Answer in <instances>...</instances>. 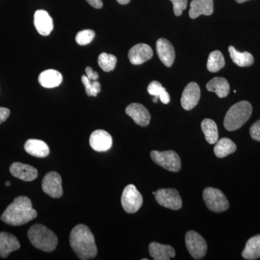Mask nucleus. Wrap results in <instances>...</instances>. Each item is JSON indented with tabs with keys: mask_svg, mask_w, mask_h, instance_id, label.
I'll list each match as a JSON object with an SVG mask.
<instances>
[{
	"mask_svg": "<svg viewBox=\"0 0 260 260\" xmlns=\"http://www.w3.org/2000/svg\"><path fill=\"white\" fill-rule=\"evenodd\" d=\"M90 145L95 151H107L112 145V136L105 130H95L90 135Z\"/></svg>",
	"mask_w": 260,
	"mask_h": 260,
	"instance_id": "13",
	"label": "nucleus"
},
{
	"mask_svg": "<svg viewBox=\"0 0 260 260\" xmlns=\"http://www.w3.org/2000/svg\"><path fill=\"white\" fill-rule=\"evenodd\" d=\"M89 5H91L94 8L101 9L103 7L102 0H86Z\"/></svg>",
	"mask_w": 260,
	"mask_h": 260,
	"instance_id": "37",
	"label": "nucleus"
},
{
	"mask_svg": "<svg viewBox=\"0 0 260 260\" xmlns=\"http://www.w3.org/2000/svg\"><path fill=\"white\" fill-rule=\"evenodd\" d=\"M125 112L138 125L146 126L150 124L151 116L148 109L142 104L138 103L129 104L126 108Z\"/></svg>",
	"mask_w": 260,
	"mask_h": 260,
	"instance_id": "12",
	"label": "nucleus"
},
{
	"mask_svg": "<svg viewBox=\"0 0 260 260\" xmlns=\"http://www.w3.org/2000/svg\"><path fill=\"white\" fill-rule=\"evenodd\" d=\"M95 37V32L92 30H83L78 32L75 37L77 44L85 46L90 44Z\"/></svg>",
	"mask_w": 260,
	"mask_h": 260,
	"instance_id": "32",
	"label": "nucleus"
},
{
	"mask_svg": "<svg viewBox=\"0 0 260 260\" xmlns=\"http://www.w3.org/2000/svg\"><path fill=\"white\" fill-rule=\"evenodd\" d=\"M37 213L32 208V203L27 197L15 198L5 210L1 220L10 225H22L37 218Z\"/></svg>",
	"mask_w": 260,
	"mask_h": 260,
	"instance_id": "2",
	"label": "nucleus"
},
{
	"mask_svg": "<svg viewBox=\"0 0 260 260\" xmlns=\"http://www.w3.org/2000/svg\"><path fill=\"white\" fill-rule=\"evenodd\" d=\"M10 114V109L7 108L0 107V124L7 120Z\"/></svg>",
	"mask_w": 260,
	"mask_h": 260,
	"instance_id": "35",
	"label": "nucleus"
},
{
	"mask_svg": "<svg viewBox=\"0 0 260 260\" xmlns=\"http://www.w3.org/2000/svg\"><path fill=\"white\" fill-rule=\"evenodd\" d=\"M143 197L133 184L124 188L121 195V205L127 213H135L139 210L143 205Z\"/></svg>",
	"mask_w": 260,
	"mask_h": 260,
	"instance_id": "8",
	"label": "nucleus"
},
{
	"mask_svg": "<svg viewBox=\"0 0 260 260\" xmlns=\"http://www.w3.org/2000/svg\"><path fill=\"white\" fill-rule=\"evenodd\" d=\"M237 150V145L229 138L218 140L214 147V153L219 158H225Z\"/></svg>",
	"mask_w": 260,
	"mask_h": 260,
	"instance_id": "25",
	"label": "nucleus"
},
{
	"mask_svg": "<svg viewBox=\"0 0 260 260\" xmlns=\"http://www.w3.org/2000/svg\"><path fill=\"white\" fill-rule=\"evenodd\" d=\"M252 113V107L246 101L238 102L228 111L224 119L223 124L228 131H235L240 129L249 120Z\"/></svg>",
	"mask_w": 260,
	"mask_h": 260,
	"instance_id": "3",
	"label": "nucleus"
},
{
	"mask_svg": "<svg viewBox=\"0 0 260 260\" xmlns=\"http://www.w3.org/2000/svg\"><path fill=\"white\" fill-rule=\"evenodd\" d=\"M242 254L243 258L245 259H259L260 257V234L250 238L247 241Z\"/></svg>",
	"mask_w": 260,
	"mask_h": 260,
	"instance_id": "24",
	"label": "nucleus"
},
{
	"mask_svg": "<svg viewBox=\"0 0 260 260\" xmlns=\"http://www.w3.org/2000/svg\"><path fill=\"white\" fill-rule=\"evenodd\" d=\"M154 195L159 205L169 209L178 210L182 206V200L177 189H160Z\"/></svg>",
	"mask_w": 260,
	"mask_h": 260,
	"instance_id": "9",
	"label": "nucleus"
},
{
	"mask_svg": "<svg viewBox=\"0 0 260 260\" xmlns=\"http://www.w3.org/2000/svg\"><path fill=\"white\" fill-rule=\"evenodd\" d=\"M173 4V9L176 16H180L183 10H186L187 7V0H170Z\"/></svg>",
	"mask_w": 260,
	"mask_h": 260,
	"instance_id": "33",
	"label": "nucleus"
},
{
	"mask_svg": "<svg viewBox=\"0 0 260 260\" xmlns=\"http://www.w3.org/2000/svg\"><path fill=\"white\" fill-rule=\"evenodd\" d=\"M207 208L215 213H222L229 209V203L225 194L221 191L213 187L205 188L203 191Z\"/></svg>",
	"mask_w": 260,
	"mask_h": 260,
	"instance_id": "5",
	"label": "nucleus"
},
{
	"mask_svg": "<svg viewBox=\"0 0 260 260\" xmlns=\"http://www.w3.org/2000/svg\"><path fill=\"white\" fill-rule=\"evenodd\" d=\"M149 253L155 260H169L176 255L175 250L172 246L157 242L150 243Z\"/></svg>",
	"mask_w": 260,
	"mask_h": 260,
	"instance_id": "20",
	"label": "nucleus"
},
{
	"mask_svg": "<svg viewBox=\"0 0 260 260\" xmlns=\"http://www.w3.org/2000/svg\"><path fill=\"white\" fill-rule=\"evenodd\" d=\"M39 81L44 88H55L59 86L62 82V75L57 70H44L39 75Z\"/></svg>",
	"mask_w": 260,
	"mask_h": 260,
	"instance_id": "22",
	"label": "nucleus"
},
{
	"mask_svg": "<svg viewBox=\"0 0 260 260\" xmlns=\"http://www.w3.org/2000/svg\"><path fill=\"white\" fill-rule=\"evenodd\" d=\"M42 186L43 191L51 198H59L63 194L61 178L58 173L51 172L46 174Z\"/></svg>",
	"mask_w": 260,
	"mask_h": 260,
	"instance_id": "10",
	"label": "nucleus"
},
{
	"mask_svg": "<svg viewBox=\"0 0 260 260\" xmlns=\"http://www.w3.org/2000/svg\"><path fill=\"white\" fill-rule=\"evenodd\" d=\"M153 51L148 44H139L132 47L128 53V57L133 64L140 65L153 57Z\"/></svg>",
	"mask_w": 260,
	"mask_h": 260,
	"instance_id": "14",
	"label": "nucleus"
},
{
	"mask_svg": "<svg viewBox=\"0 0 260 260\" xmlns=\"http://www.w3.org/2000/svg\"><path fill=\"white\" fill-rule=\"evenodd\" d=\"M72 249L82 260L91 259L97 255V247L93 234L88 226L79 224L72 230L70 236Z\"/></svg>",
	"mask_w": 260,
	"mask_h": 260,
	"instance_id": "1",
	"label": "nucleus"
},
{
	"mask_svg": "<svg viewBox=\"0 0 260 260\" xmlns=\"http://www.w3.org/2000/svg\"><path fill=\"white\" fill-rule=\"evenodd\" d=\"M207 90L214 92L219 98H225L230 92V85L229 82L223 78H215L210 80L206 85Z\"/></svg>",
	"mask_w": 260,
	"mask_h": 260,
	"instance_id": "23",
	"label": "nucleus"
},
{
	"mask_svg": "<svg viewBox=\"0 0 260 260\" xmlns=\"http://www.w3.org/2000/svg\"><path fill=\"white\" fill-rule=\"evenodd\" d=\"M229 51L232 61L238 66L246 68L254 64V58L250 53L247 51L240 52L232 46L229 47Z\"/></svg>",
	"mask_w": 260,
	"mask_h": 260,
	"instance_id": "26",
	"label": "nucleus"
},
{
	"mask_svg": "<svg viewBox=\"0 0 260 260\" xmlns=\"http://www.w3.org/2000/svg\"><path fill=\"white\" fill-rule=\"evenodd\" d=\"M250 1V0H236L237 3L242 4V3H246V2Z\"/></svg>",
	"mask_w": 260,
	"mask_h": 260,
	"instance_id": "39",
	"label": "nucleus"
},
{
	"mask_svg": "<svg viewBox=\"0 0 260 260\" xmlns=\"http://www.w3.org/2000/svg\"><path fill=\"white\" fill-rule=\"evenodd\" d=\"M223 54L220 51H214L208 56L207 68L210 73H217L225 66Z\"/></svg>",
	"mask_w": 260,
	"mask_h": 260,
	"instance_id": "29",
	"label": "nucleus"
},
{
	"mask_svg": "<svg viewBox=\"0 0 260 260\" xmlns=\"http://www.w3.org/2000/svg\"><path fill=\"white\" fill-rule=\"evenodd\" d=\"M213 10V0H192L189 15L191 19H195L202 15H211Z\"/></svg>",
	"mask_w": 260,
	"mask_h": 260,
	"instance_id": "19",
	"label": "nucleus"
},
{
	"mask_svg": "<svg viewBox=\"0 0 260 260\" xmlns=\"http://www.w3.org/2000/svg\"><path fill=\"white\" fill-rule=\"evenodd\" d=\"M82 83L85 86V92L88 96H97L98 93H100L102 90L100 83L95 80H89L86 75L82 76Z\"/></svg>",
	"mask_w": 260,
	"mask_h": 260,
	"instance_id": "31",
	"label": "nucleus"
},
{
	"mask_svg": "<svg viewBox=\"0 0 260 260\" xmlns=\"http://www.w3.org/2000/svg\"><path fill=\"white\" fill-rule=\"evenodd\" d=\"M200 99V88L198 84L191 82L184 88L181 95V104L183 109L190 111L194 109Z\"/></svg>",
	"mask_w": 260,
	"mask_h": 260,
	"instance_id": "11",
	"label": "nucleus"
},
{
	"mask_svg": "<svg viewBox=\"0 0 260 260\" xmlns=\"http://www.w3.org/2000/svg\"><path fill=\"white\" fill-rule=\"evenodd\" d=\"M28 236L32 246L47 252L54 251L58 244L55 234L41 224H36L30 227Z\"/></svg>",
	"mask_w": 260,
	"mask_h": 260,
	"instance_id": "4",
	"label": "nucleus"
},
{
	"mask_svg": "<svg viewBox=\"0 0 260 260\" xmlns=\"http://www.w3.org/2000/svg\"><path fill=\"white\" fill-rule=\"evenodd\" d=\"M185 243L189 254L195 259H201L206 254L208 245L204 238L194 231L186 234Z\"/></svg>",
	"mask_w": 260,
	"mask_h": 260,
	"instance_id": "7",
	"label": "nucleus"
},
{
	"mask_svg": "<svg viewBox=\"0 0 260 260\" xmlns=\"http://www.w3.org/2000/svg\"><path fill=\"white\" fill-rule=\"evenodd\" d=\"M201 128L205 135V140L210 144H215L218 140V130L216 123L210 119L202 121Z\"/></svg>",
	"mask_w": 260,
	"mask_h": 260,
	"instance_id": "28",
	"label": "nucleus"
},
{
	"mask_svg": "<svg viewBox=\"0 0 260 260\" xmlns=\"http://www.w3.org/2000/svg\"><path fill=\"white\" fill-rule=\"evenodd\" d=\"M34 22L37 31L44 37L49 35L54 28L52 18L45 10H37L34 14Z\"/></svg>",
	"mask_w": 260,
	"mask_h": 260,
	"instance_id": "17",
	"label": "nucleus"
},
{
	"mask_svg": "<svg viewBox=\"0 0 260 260\" xmlns=\"http://www.w3.org/2000/svg\"><path fill=\"white\" fill-rule=\"evenodd\" d=\"M10 172L13 177L25 181L35 180L38 177V171L36 168L19 162H13L10 166Z\"/></svg>",
	"mask_w": 260,
	"mask_h": 260,
	"instance_id": "16",
	"label": "nucleus"
},
{
	"mask_svg": "<svg viewBox=\"0 0 260 260\" xmlns=\"http://www.w3.org/2000/svg\"><path fill=\"white\" fill-rule=\"evenodd\" d=\"M150 157L157 165L167 169L169 172H178L180 171V157L173 150L162 152L153 150L150 153Z\"/></svg>",
	"mask_w": 260,
	"mask_h": 260,
	"instance_id": "6",
	"label": "nucleus"
},
{
	"mask_svg": "<svg viewBox=\"0 0 260 260\" xmlns=\"http://www.w3.org/2000/svg\"><path fill=\"white\" fill-rule=\"evenodd\" d=\"M157 54L162 64L170 68L175 59V50L171 42L167 39H159L156 42Z\"/></svg>",
	"mask_w": 260,
	"mask_h": 260,
	"instance_id": "15",
	"label": "nucleus"
},
{
	"mask_svg": "<svg viewBox=\"0 0 260 260\" xmlns=\"http://www.w3.org/2000/svg\"><path fill=\"white\" fill-rule=\"evenodd\" d=\"M85 73H86V76L88 77L89 80H96L99 79V74L96 72L93 71V69L90 67L85 68Z\"/></svg>",
	"mask_w": 260,
	"mask_h": 260,
	"instance_id": "36",
	"label": "nucleus"
},
{
	"mask_svg": "<svg viewBox=\"0 0 260 260\" xmlns=\"http://www.w3.org/2000/svg\"><path fill=\"white\" fill-rule=\"evenodd\" d=\"M18 239L9 233H0V256L7 258L10 253L20 249Z\"/></svg>",
	"mask_w": 260,
	"mask_h": 260,
	"instance_id": "18",
	"label": "nucleus"
},
{
	"mask_svg": "<svg viewBox=\"0 0 260 260\" xmlns=\"http://www.w3.org/2000/svg\"><path fill=\"white\" fill-rule=\"evenodd\" d=\"M25 151L37 158H46L49 154V148L47 143L40 140H27L24 145Z\"/></svg>",
	"mask_w": 260,
	"mask_h": 260,
	"instance_id": "21",
	"label": "nucleus"
},
{
	"mask_svg": "<svg viewBox=\"0 0 260 260\" xmlns=\"http://www.w3.org/2000/svg\"><path fill=\"white\" fill-rule=\"evenodd\" d=\"M117 59L113 54H107V53H102L98 59V63L99 67L104 71L111 72L116 68Z\"/></svg>",
	"mask_w": 260,
	"mask_h": 260,
	"instance_id": "30",
	"label": "nucleus"
},
{
	"mask_svg": "<svg viewBox=\"0 0 260 260\" xmlns=\"http://www.w3.org/2000/svg\"><path fill=\"white\" fill-rule=\"evenodd\" d=\"M116 2L120 5H127L130 0H116Z\"/></svg>",
	"mask_w": 260,
	"mask_h": 260,
	"instance_id": "38",
	"label": "nucleus"
},
{
	"mask_svg": "<svg viewBox=\"0 0 260 260\" xmlns=\"http://www.w3.org/2000/svg\"><path fill=\"white\" fill-rule=\"evenodd\" d=\"M5 185L6 186H10L11 185V183H10V181H6V182H5Z\"/></svg>",
	"mask_w": 260,
	"mask_h": 260,
	"instance_id": "40",
	"label": "nucleus"
},
{
	"mask_svg": "<svg viewBox=\"0 0 260 260\" xmlns=\"http://www.w3.org/2000/svg\"><path fill=\"white\" fill-rule=\"evenodd\" d=\"M251 138L256 141L260 142V119L255 121L249 129Z\"/></svg>",
	"mask_w": 260,
	"mask_h": 260,
	"instance_id": "34",
	"label": "nucleus"
},
{
	"mask_svg": "<svg viewBox=\"0 0 260 260\" xmlns=\"http://www.w3.org/2000/svg\"><path fill=\"white\" fill-rule=\"evenodd\" d=\"M148 92L150 95H153L154 103L158 102V99H160V102L164 104H168L170 102V95L166 90V88L158 81H152L149 84Z\"/></svg>",
	"mask_w": 260,
	"mask_h": 260,
	"instance_id": "27",
	"label": "nucleus"
}]
</instances>
